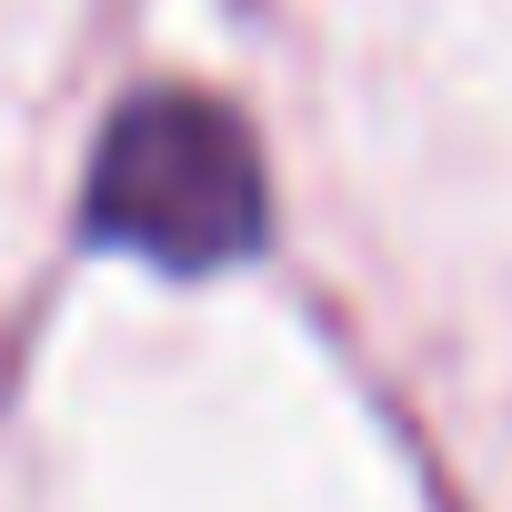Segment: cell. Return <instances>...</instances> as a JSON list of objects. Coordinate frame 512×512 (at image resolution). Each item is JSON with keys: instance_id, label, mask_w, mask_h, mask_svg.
Masks as SVG:
<instances>
[{"instance_id": "obj_1", "label": "cell", "mask_w": 512, "mask_h": 512, "mask_svg": "<svg viewBox=\"0 0 512 512\" xmlns=\"http://www.w3.org/2000/svg\"><path fill=\"white\" fill-rule=\"evenodd\" d=\"M91 231L161 272H211L262 241V161L251 131L201 91H151L111 121L91 161Z\"/></svg>"}]
</instances>
